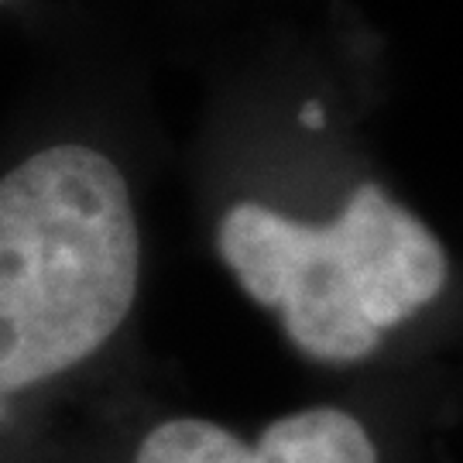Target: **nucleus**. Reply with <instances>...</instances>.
I'll list each match as a JSON object with an SVG mask.
<instances>
[{
	"label": "nucleus",
	"mask_w": 463,
	"mask_h": 463,
	"mask_svg": "<svg viewBox=\"0 0 463 463\" xmlns=\"http://www.w3.org/2000/svg\"><path fill=\"white\" fill-rule=\"evenodd\" d=\"M354 34L265 55L250 172L213 216V254L302 367L409 378L463 323L447 237L395 185L364 128Z\"/></svg>",
	"instance_id": "1"
},
{
	"label": "nucleus",
	"mask_w": 463,
	"mask_h": 463,
	"mask_svg": "<svg viewBox=\"0 0 463 463\" xmlns=\"http://www.w3.org/2000/svg\"><path fill=\"white\" fill-rule=\"evenodd\" d=\"M141 223L93 145H49L0 179V402L80 374L131 323Z\"/></svg>",
	"instance_id": "2"
},
{
	"label": "nucleus",
	"mask_w": 463,
	"mask_h": 463,
	"mask_svg": "<svg viewBox=\"0 0 463 463\" xmlns=\"http://www.w3.org/2000/svg\"><path fill=\"white\" fill-rule=\"evenodd\" d=\"M128 463H402L381 395L316 398L237 430L206 415H168L145 430Z\"/></svg>",
	"instance_id": "3"
}]
</instances>
